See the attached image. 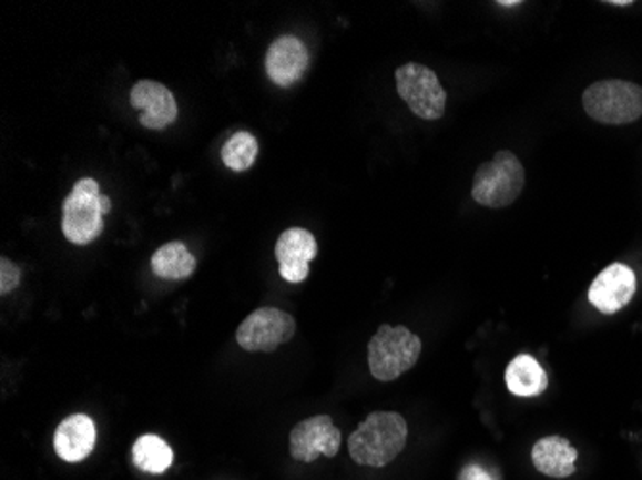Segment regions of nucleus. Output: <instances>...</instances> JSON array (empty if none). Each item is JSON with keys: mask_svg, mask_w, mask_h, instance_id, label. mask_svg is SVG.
<instances>
[{"mask_svg": "<svg viewBox=\"0 0 642 480\" xmlns=\"http://www.w3.org/2000/svg\"><path fill=\"white\" fill-rule=\"evenodd\" d=\"M526 187V167L510 151H500L495 159L477 167L471 196L487 208H506L520 198Z\"/></svg>", "mask_w": 642, "mask_h": 480, "instance_id": "obj_2", "label": "nucleus"}, {"mask_svg": "<svg viewBox=\"0 0 642 480\" xmlns=\"http://www.w3.org/2000/svg\"><path fill=\"white\" fill-rule=\"evenodd\" d=\"M318 256V241L310 231L291 227L275 244V259L279 262V275L287 283L298 285L310 275V262Z\"/></svg>", "mask_w": 642, "mask_h": 480, "instance_id": "obj_10", "label": "nucleus"}, {"mask_svg": "<svg viewBox=\"0 0 642 480\" xmlns=\"http://www.w3.org/2000/svg\"><path fill=\"white\" fill-rule=\"evenodd\" d=\"M308 65H310V54L298 37H279L267 49V78L282 89H289L303 80Z\"/></svg>", "mask_w": 642, "mask_h": 480, "instance_id": "obj_12", "label": "nucleus"}, {"mask_svg": "<svg viewBox=\"0 0 642 480\" xmlns=\"http://www.w3.org/2000/svg\"><path fill=\"white\" fill-rule=\"evenodd\" d=\"M151 269L160 279H188L196 269V258L180 241L164 244L154 252L151 259Z\"/></svg>", "mask_w": 642, "mask_h": 480, "instance_id": "obj_16", "label": "nucleus"}, {"mask_svg": "<svg viewBox=\"0 0 642 480\" xmlns=\"http://www.w3.org/2000/svg\"><path fill=\"white\" fill-rule=\"evenodd\" d=\"M22 280V269L8 258H0V294L14 293Z\"/></svg>", "mask_w": 642, "mask_h": 480, "instance_id": "obj_19", "label": "nucleus"}, {"mask_svg": "<svg viewBox=\"0 0 642 480\" xmlns=\"http://www.w3.org/2000/svg\"><path fill=\"white\" fill-rule=\"evenodd\" d=\"M578 456V450L570 445L568 438L556 435L537 440L531 450L534 469L550 479H568L575 473Z\"/></svg>", "mask_w": 642, "mask_h": 480, "instance_id": "obj_14", "label": "nucleus"}, {"mask_svg": "<svg viewBox=\"0 0 642 480\" xmlns=\"http://www.w3.org/2000/svg\"><path fill=\"white\" fill-rule=\"evenodd\" d=\"M421 340L402 325H381L368 345V366L371 375L389 382L410 371L418 364Z\"/></svg>", "mask_w": 642, "mask_h": 480, "instance_id": "obj_3", "label": "nucleus"}, {"mask_svg": "<svg viewBox=\"0 0 642 480\" xmlns=\"http://www.w3.org/2000/svg\"><path fill=\"white\" fill-rule=\"evenodd\" d=\"M636 275L625 264H612L597 275L589 288V302L604 316L625 308L635 296Z\"/></svg>", "mask_w": 642, "mask_h": 480, "instance_id": "obj_11", "label": "nucleus"}, {"mask_svg": "<svg viewBox=\"0 0 642 480\" xmlns=\"http://www.w3.org/2000/svg\"><path fill=\"white\" fill-rule=\"evenodd\" d=\"M458 480H502V477L495 469H487V467L471 463V466L463 467L460 474H458Z\"/></svg>", "mask_w": 642, "mask_h": 480, "instance_id": "obj_20", "label": "nucleus"}, {"mask_svg": "<svg viewBox=\"0 0 642 480\" xmlns=\"http://www.w3.org/2000/svg\"><path fill=\"white\" fill-rule=\"evenodd\" d=\"M96 429L91 417L83 413L65 417L54 432V450L68 463H80L94 450Z\"/></svg>", "mask_w": 642, "mask_h": 480, "instance_id": "obj_13", "label": "nucleus"}, {"mask_svg": "<svg viewBox=\"0 0 642 480\" xmlns=\"http://www.w3.org/2000/svg\"><path fill=\"white\" fill-rule=\"evenodd\" d=\"M584 112L604 125H628L642 118V86L631 81H597L583 93Z\"/></svg>", "mask_w": 642, "mask_h": 480, "instance_id": "obj_4", "label": "nucleus"}, {"mask_svg": "<svg viewBox=\"0 0 642 480\" xmlns=\"http://www.w3.org/2000/svg\"><path fill=\"white\" fill-rule=\"evenodd\" d=\"M295 317L277 308H261L238 325L237 343L246 351H274L295 337Z\"/></svg>", "mask_w": 642, "mask_h": 480, "instance_id": "obj_7", "label": "nucleus"}, {"mask_svg": "<svg viewBox=\"0 0 642 480\" xmlns=\"http://www.w3.org/2000/svg\"><path fill=\"white\" fill-rule=\"evenodd\" d=\"M608 4H612V7H631L633 2L631 0H613V2H608Z\"/></svg>", "mask_w": 642, "mask_h": 480, "instance_id": "obj_23", "label": "nucleus"}, {"mask_svg": "<svg viewBox=\"0 0 642 480\" xmlns=\"http://www.w3.org/2000/svg\"><path fill=\"white\" fill-rule=\"evenodd\" d=\"M395 81L398 94L410 108L411 114L426 122L442 118L447 108V91L431 68L416 62L400 65L395 72Z\"/></svg>", "mask_w": 642, "mask_h": 480, "instance_id": "obj_6", "label": "nucleus"}, {"mask_svg": "<svg viewBox=\"0 0 642 480\" xmlns=\"http://www.w3.org/2000/svg\"><path fill=\"white\" fill-rule=\"evenodd\" d=\"M408 440V423L395 411H376L348 438L350 458L364 467H385L400 456Z\"/></svg>", "mask_w": 642, "mask_h": 480, "instance_id": "obj_1", "label": "nucleus"}, {"mask_svg": "<svg viewBox=\"0 0 642 480\" xmlns=\"http://www.w3.org/2000/svg\"><path fill=\"white\" fill-rule=\"evenodd\" d=\"M506 387L513 396L534 398L549 388V375L533 356H516L506 367Z\"/></svg>", "mask_w": 642, "mask_h": 480, "instance_id": "obj_15", "label": "nucleus"}, {"mask_svg": "<svg viewBox=\"0 0 642 480\" xmlns=\"http://www.w3.org/2000/svg\"><path fill=\"white\" fill-rule=\"evenodd\" d=\"M261 144L258 139L248 133V131H237L235 135L224 144L222 149V160L225 167L235 173H243L253 167L254 162L258 159Z\"/></svg>", "mask_w": 642, "mask_h": 480, "instance_id": "obj_18", "label": "nucleus"}, {"mask_svg": "<svg viewBox=\"0 0 642 480\" xmlns=\"http://www.w3.org/2000/svg\"><path fill=\"white\" fill-rule=\"evenodd\" d=\"M101 194L94 180H81L73 185L62 206V233L70 243L88 246L101 237L104 231Z\"/></svg>", "mask_w": 642, "mask_h": 480, "instance_id": "obj_5", "label": "nucleus"}, {"mask_svg": "<svg viewBox=\"0 0 642 480\" xmlns=\"http://www.w3.org/2000/svg\"><path fill=\"white\" fill-rule=\"evenodd\" d=\"M101 208L104 215L109 214L110 210H112V201H110L106 194H101Z\"/></svg>", "mask_w": 642, "mask_h": 480, "instance_id": "obj_21", "label": "nucleus"}, {"mask_svg": "<svg viewBox=\"0 0 642 480\" xmlns=\"http://www.w3.org/2000/svg\"><path fill=\"white\" fill-rule=\"evenodd\" d=\"M340 430L335 427L329 416H316L304 419L291 430L289 452L296 461L312 463L319 456L335 458L340 450Z\"/></svg>", "mask_w": 642, "mask_h": 480, "instance_id": "obj_8", "label": "nucleus"}, {"mask_svg": "<svg viewBox=\"0 0 642 480\" xmlns=\"http://www.w3.org/2000/svg\"><path fill=\"white\" fill-rule=\"evenodd\" d=\"M498 7H521V2L520 0H510V2H505V0H500V2H497Z\"/></svg>", "mask_w": 642, "mask_h": 480, "instance_id": "obj_22", "label": "nucleus"}, {"mask_svg": "<svg viewBox=\"0 0 642 480\" xmlns=\"http://www.w3.org/2000/svg\"><path fill=\"white\" fill-rule=\"evenodd\" d=\"M130 102L135 110H141L139 122L146 130H166L180 114L174 93L159 81L143 80L135 83L131 89Z\"/></svg>", "mask_w": 642, "mask_h": 480, "instance_id": "obj_9", "label": "nucleus"}, {"mask_svg": "<svg viewBox=\"0 0 642 480\" xmlns=\"http://www.w3.org/2000/svg\"><path fill=\"white\" fill-rule=\"evenodd\" d=\"M133 463L145 473H166L174 463V452L164 438L156 437V435H143L133 445Z\"/></svg>", "mask_w": 642, "mask_h": 480, "instance_id": "obj_17", "label": "nucleus"}]
</instances>
